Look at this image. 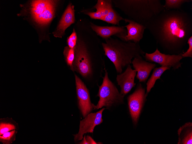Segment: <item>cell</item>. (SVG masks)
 Segmentation results:
<instances>
[{
    "label": "cell",
    "mask_w": 192,
    "mask_h": 144,
    "mask_svg": "<svg viewBox=\"0 0 192 144\" xmlns=\"http://www.w3.org/2000/svg\"><path fill=\"white\" fill-rule=\"evenodd\" d=\"M182 53L166 54L161 53L157 48L153 53H145L144 57L146 61L158 63L161 66L172 68L173 69L176 70L181 67L182 63L180 61L183 58Z\"/></svg>",
    "instance_id": "52a82bcc"
},
{
    "label": "cell",
    "mask_w": 192,
    "mask_h": 144,
    "mask_svg": "<svg viewBox=\"0 0 192 144\" xmlns=\"http://www.w3.org/2000/svg\"><path fill=\"white\" fill-rule=\"evenodd\" d=\"M105 74L102 77L101 85L99 86L97 96L99 99L95 109H98L105 107L110 109L113 106L124 103V96L119 92L115 85L110 80L108 76L107 70H105Z\"/></svg>",
    "instance_id": "5b68a950"
},
{
    "label": "cell",
    "mask_w": 192,
    "mask_h": 144,
    "mask_svg": "<svg viewBox=\"0 0 192 144\" xmlns=\"http://www.w3.org/2000/svg\"><path fill=\"white\" fill-rule=\"evenodd\" d=\"M105 109L103 108L96 112L89 113L80 121L78 133L73 135L75 142L82 140L85 134L93 133L95 127L103 122L102 113Z\"/></svg>",
    "instance_id": "30bf717a"
},
{
    "label": "cell",
    "mask_w": 192,
    "mask_h": 144,
    "mask_svg": "<svg viewBox=\"0 0 192 144\" xmlns=\"http://www.w3.org/2000/svg\"><path fill=\"white\" fill-rule=\"evenodd\" d=\"M124 21L125 23H128L124 26L127 29V35L124 41L139 43L143 38L145 30L146 29V27L128 18H124Z\"/></svg>",
    "instance_id": "5bb4252c"
},
{
    "label": "cell",
    "mask_w": 192,
    "mask_h": 144,
    "mask_svg": "<svg viewBox=\"0 0 192 144\" xmlns=\"http://www.w3.org/2000/svg\"><path fill=\"white\" fill-rule=\"evenodd\" d=\"M82 141L78 143L79 144H89L87 142L85 139V135L82 139Z\"/></svg>",
    "instance_id": "4316f807"
},
{
    "label": "cell",
    "mask_w": 192,
    "mask_h": 144,
    "mask_svg": "<svg viewBox=\"0 0 192 144\" xmlns=\"http://www.w3.org/2000/svg\"><path fill=\"white\" fill-rule=\"evenodd\" d=\"M90 25L92 30L96 34L105 39L112 36L124 41L127 35V30L124 26H100L90 22Z\"/></svg>",
    "instance_id": "7c38bea8"
},
{
    "label": "cell",
    "mask_w": 192,
    "mask_h": 144,
    "mask_svg": "<svg viewBox=\"0 0 192 144\" xmlns=\"http://www.w3.org/2000/svg\"><path fill=\"white\" fill-rule=\"evenodd\" d=\"M64 55L68 65L71 68L75 58V48H71L68 46L66 47L64 49Z\"/></svg>",
    "instance_id": "ffe728a7"
},
{
    "label": "cell",
    "mask_w": 192,
    "mask_h": 144,
    "mask_svg": "<svg viewBox=\"0 0 192 144\" xmlns=\"http://www.w3.org/2000/svg\"><path fill=\"white\" fill-rule=\"evenodd\" d=\"M55 1L34 0L31 4L30 13L34 21L41 25H46L54 14Z\"/></svg>",
    "instance_id": "8992f818"
},
{
    "label": "cell",
    "mask_w": 192,
    "mask_h": 144,
    "mask_svg": "<svg viewBox=\"0 0 192 144\" xmlns=\"http://www.w3.org/2000/svg\"><path fill=\"white\" fill-rule=\"evenodd\" d=\"M70 4L67 7L59 22L56 30L53 32L55 37L61 38L66 29L75 21L74 6Z\"/></svg>",
    "instance_id": "9a60e30c"
},
{
    "label": "cell",
    "mask_w": 192,
    "mask_h": 144,
    "mask_svg": "<svg viewBox=\"0 0 192 144\" xmlns=\"http://www.w3.org/2000/svg\"><path fill=\"white\" fill-rule=\"evenodd\" d=\"M85 139L89 144H99V143H96L90 136L87 135L85 136Z\"/></svg>",
    "instance_id": "484cf974"
},
{
    "label": "cell",
    "mask_w": 192,
    "mask_h": 144,
    "mask_svg": "<svg viewBox=\"0 0 192 144\" xmlns=\"http://www.w3.org/2000/svg\"><path fill=\"white\" fill-rule=\"evenodd\" d=\"M123 18L113 8L111 7L107 14L102 19V20L109 23L120 26V22L124 20Z\"/></svg>",
    "instance_id": "ac0fdd59"
},
{
    "label": "cell",
    "mask_w": 192,
    "mask_h": 144,
    "mask_svg": "<svg viewBox=\"0 0 192 144\" xmlns=\"http://www.w3.org/2000/svg\"><path fill=\"white\" fill-rule=\"evenodd\" d=\"M105 40V43H102L104 55L113 64L118 74L122 73L124 68L132 63L133 58L144 56L145 53L139 43L111 37Z\"/></svg>",
    "instance_id": "3957f363"
},
{
    "label": "cell",
    "mask_w": 192,
    "mask_h": 144,
    "mask_svg": "<svg viewBox=\"0 0 192 144\" xmlns=\"http://www.w3.org/2000/svg\"><path fill=\"white\" fill-rule=\"evenodd\" d=\"M78 42L71 70L79 73L85 80L96 81L102 77L106 69L98 41L96 39Z\"/></svg>",
    "instance_id": "7a4b0ae2"
},
{
    "label": "cell",
    "mask_w": 192,
    "mask_h": 144,
    "mask_svg": "<svg viewBox=\"0 0 192 144\" xmlns=\"http://www.w3.org/2000/svg\"><path fill=\"white\" fill-rule=\"evenodd\" d=\"M15 129V126L8 123H1L0 125V135H2L5 133Z\"/></svg>",
    "instance_id": "44dd1931"
},
{
    "label": "cell",
    "mask_w": 192,
    "mask_h": 144,
    "mask_svg": "<svg viewBox=\"0 0 192 144\" xmlns=\"http://www.w3.org/2000/svg\"><path fill=\"white\" fill-rule=\"evenodd\" d=\"M128 19L145 27L165 9L160 0H112Z\"/></svg>",
    "instance_id": "277c9868"
},
{
    "label": "cell",
    "mask_w": 192,
    "mask_h": 144,
    "mask_svg": "<svg viewBox=\"0 0 192 144\" xmlns=\"http://www.w3.org/2000/svg\"><path fill=\"white\" fill-rule=\"evenodd\" d=\"M75 77L78 107L85 118L95 109L96 105L91 102L89 91L84 83L76 75Z\"/></svg>",
    "instance_id": "9c48e42d"
},
{
    "label": "cell",
    "mask_w": 192,
    "mask_h": 144,
    "mask_svg": "<svg viewBox=\"0 0 192 144\" xmlns=\"http://www.w3.org/2000/svg\"><path fill=\"white\" fill-rule=\"evenodd\" d=\"M14 130L5 133L1 136H0V139L3 140L7 141L9 140L14 134Z\"/></svg>",
    "instance_id": "d4e9b609"
},
{
    "label": "cell",
    "mask_w": 192,
    "mask_h": 144,
    "mask_svg": "<svg viewBox=\"0 0 192 144\" xmlns=\"http://www.w3.org/2000/svg\"><path fill=\"white\" fill-rule=\"evenodd\" d=\"M146 27L165 52L178 54L192 36V17L181 9H164Z\"/></svg>",
    "instance_id": "6da1fadb"
},
{
    "label": "cell",
    "mask_w": 192,
    "mask_h": 144,
    "mask_svg": "<svg viewBox=\"0 0 192 144\" xmlns=\"http://www.w3.org/2000/svg\"><path fill=\"white\" fill-rule=\"evenodd\" d=\"M77 35L74 29L71 34L68 37L67 43L68 47L71 48H75L76 44Z\"/></svg>",
    "instance_id": "7402d4cb"
},
{
    "label": "cell",
    "mask_w": 192,
    "mask_h": 144,
    "mask_svg": "<svg viewBox=\"0 0 192 144\" xmlns=\"http://www.w3.org/2000/svg\"><path fill=\"white\" fill-rule=\"evenodd\" d=\"M137 72L135 70L132 69L130 64L124 72L117 75L116 82L118 85L120 87V93L124 96L129 92L135 86V79Z\"/></svg>",
    "instance_id": "8fae6325"
},
{
    "label": "cell",
    "mask_w": 192,
    "mask_h": 144,
    "mask_svg": "<svg viewBox=\"0 0 192 144\" xmlns=\"http://www.w3.org/2000/svg\"><path fill=\"white\" fill-rule=\"evenodd\" d=\"M145 90L141 83L127 98L128 105L133 123L136 125L146 99Z\"/></svg>",
    "instance_id": "ba28073f"
},
{
    "label": "cell",
    "mask_w": 192,
    "mask_h": 144,
    "mask_svg": "<svg viewBox=\"0 0 192 144\" xmlns=\"http://www.w3.org/2000/svg\"><path fill=\"white\" fill-rule=\"evenodd\" d=\"M170 69V68L168 67L162 66L154 68L151 77L149 79L146 84L147 91L145 94L146 97L151 89L153 87L156 80L158 79H160V77L163 73L166 70Z\"/></svg>",
    "instance_id": "e0dca14e"
},
{
    "label": "cell",
    "mask_w": 192,
    "mask_h": 144,
    "mask_svg": "<svg viewBox=\"0 0 192 144\" xmlns=\"http://www.w3.org/2000/svg\"><path fill=\"white\" fill-rule=\"evenodd\" d=\"M187 43L189 44V47L186 52L182 54L183 58L185 57H192V36L188 39Z\"/></svg>",
    "instance_id": "603a6c76"
},
{
    "label": "cell",
    "mask_w": 192,
    "mask_h": 144,
    "mask_svg": "<svg viewBox=\"0 0 192 144\" xmlns=\"http://www.w3.org/2000/svg\"><path fill=\"white\" fill-rule=\"evenodd\" d=\"M192 123L189 122L185 123L178 129V144H192Z\"/></svg>",
    "instance_id": "2e32d148"
},
{
    "label": "cell",
    "mask_w": 192,
    "mask_h": 144,
    "mask_svg": "<svg viewBox=\"0 0 192 144\" xmlns=\"http://www.w3.org/2000/svg\"><path fill=\"white\" fill-rule=\"evenodd\" d=\"M132 63L134 70L137 72L136 77L140 82H145L151 71L156 66L155 64L144 60L142 56L134 58Z\"/></svg>",
    "instance_id": "4fadbf2b"
},
{
    "label": "cell",
    "mask_w": 192,
    "mask_h": 144,
    "mask_svg": "<svg viewBox=\"0 0 192 144\" xmlns=\"http://www.w3.org/2000/svg\"><path fill=\"white\" fill-rule=\"evenodd\" d=\"M192 1V0H165L164 7L165 9L166 10L181 9V7L183 4Z\"/></svg>",
    "instance_id": "d6986e66"
},
{
    "label": "cell",
    "mask_w": 192,
    "mask_h": 144,
    "mask_svg": "<svg viewBox=\"0 0 192 144\" xmlns=\"http://www.w3.org/2000/svg\"><path fill=\"white\" fill-rule=\"evenodd\" d=\"M97 11L95 12H86V14L89 16L91 18L94 19H99L102 20L103 18L101 14V11L99 9H96Z\"/></svg>",
    "instance_id": "cb8c5ba5"
}]
</instances>
